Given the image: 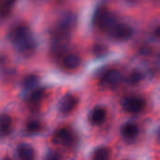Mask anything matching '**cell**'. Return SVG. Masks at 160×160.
<instances>
[{
  "label": "cell",
  "mask_w": 160,
  "mask_h": 160,
  "mask_svg": "<svg viewBox=\"0 0 160 160\" xmlns=\"http://www.w3.org/2000/svg\"><path fill=\"white\" fill-rule=\"evenodd\" d=\"M95 21H96L98 26L101 30L107 32L108 34L118 23L115 15L106 8H101L97 12Z\"/></svg>",
  "instance_id": "cell-1"
},
{
  "label": "cell",
  "mask_w": 160,
  "mask_h": 160,
  "mask_svg": "<svg viewBox=\"0 0 160 160\" xmlns=\"http://www.w3.org/2000/svg\"><path fill=\"white\" fill-rule=\"evenodd\" d=\"M76 24V14L72 11L63 13L57 22V30L60 35H65Z\"/></svg>",
  "instance_id": "cell-2"
},
{
  "label": "cell",
  "mask_w": 160,
  "mask_h": 160,
  "mask_svg": "<svg viewBox=\"0 0 160 160\" xmlns=\"http://www.w3.org/2000/svg\"><path fill=\"white\" fill-rule=\"evenodd\" d=\"M8 37H9V39L12 41V43L15 46H17V45L21 44L22 42L25 41L26 39H28L29 38H31L32 35H31V31L27 25L19 24V25L15 26L9 32Z\"/></svg>",
  "instance_id": "cell-3"
},
{
  "label": "cell",
  "mask_w": 160,
  "mask_h": 160,
  "mask_svg": "<svg viewBox=\"0 0 160 160\" xmlns=\"http://www.w3.org/2000/svg\"><path fill=\"white\" fill-rule=\"evenodd\" d=\"M145 107V101L142 98L130 97L126 98L122 101V108L125 112L130 113H137L142 111Z\"/></svg>",
  "instance_id": "cell-4"
},
{
  "label": "cell",
  "mask_w": 160,
  "mask_h": 160,
  "mask_svg": "<svg viewBox=\"0 0 160 160\" xmlns=\"http://www.w3.org/2000/svg\"><path fill=\"white\" fill-rule=\"evenodd\" d=\"M132 34H133V30L130 26H128V24H123L119 22L109 33L111 37L118 40H127L131 38Z\"/></svg>",
  "instance_id": "cell-5"
},
{
  "label": "cell",
  "mask_w": 160,
  "mask_h": 160,
  "mask_svg": "<svg viewBox=\"0 0 160 160\" xmlns=\"http://www.w3.org/2000/svg\"><path fill=\"white\" fill-rule=\"evenodd\" d=\"M121 80V73L116 69H111L103 75L101 79V84L106 87H115L120 83Z\"/></svg>",
  "instance_id": "cell-6"
},
{
  "label": "cell",
  "mask_w": 160,
  "mask_h": 160,
  "mask_svg": "<svg viewBox=\"0 0 160 160\" xmlns=\"http://www.w3.org/2000/svg\"><path fill=\"white\" fill-rule=\"evenodd\" d=\"M78 105V99L73 95H66L60 102V112L63 114H69Z\"/></svg>",
  "instance_id": "cell-7"
},
{
  "label": "cell",
  "mask_w": 160,
  "mask_h": 160,
  "mask_svg": "<svg viewBox=\"0 0 160 160\" xmlns=\"http://www.w3.org/2000/svg\"><path fill=\"white\" fill-rule=\"evenodd\" d=\"M52 142L60 145H70L73 142V134L67 128H61L54 134Z\"/></svg>",
  "instance_id": "cell-8"
},
{
  "label": "cell",
  "mask_w": 160,
  "mask_h": 160,
  "mask_svg": "<svg viewBox=\"0 0 160 160\" xmlns=\"http://www.w3.org/2000/svg\"><path fill=\"white\" fill-rule=\"evenodd\" d=\"M121 133L127 141H133L137 138L139 134V128L136 125L132 123H127L122 127Z\"/></svg>",
  "instance_id": "cell-9"
},
{
  "label": "cell",
  "mask_w": 160,
  "mask_h": 160,
  "mask_svg": "<svg viewBox=\"0 0 160 160\" xmlns=\"http://www.w3.org/2000/svg\"><path fill=\"white\" fill-rule=\"evenodd\" d=\"M106 119V110L102 107H96L90 114V122L95 126H99Z\"/></svg>",
  "instance_id": "cell-10"
},
{
  "label": "cell",
  "mask_w": 160,
  "mask_h": 160,
  "mask_svg": "<svg viewBox=\"0 0 160 160\" xmlns=\"http://www.w3.org/2000/svg\"><path fill=\"white\" fill-rule=\"evenodd\" d=\"M12 127V118L8 114L0 115V136L5 137L9 134Z\"/></svg>",
  "instance_id": "cell-11"
},
{
  "label": "cell",
  "mask_w": 160,
  "mask_h": 160,
  "mask_svg": "<svg viewBox=\"0 0 160 160\" xmlns=\"http://www.w3.org/2000/svg\"><path fill=\"white\" fill-rule=\"evenodd\" d=\"M18 158L20 160H35V151L30 145L24 144L19 148Z\"/></svg>",
  "instance_id": "cell-12"
},
{
  "label": "cell",
  "mask_w": 160,
  "mask_h": 160,
  "mask_svg": "<svg viewBox=\"0 0 160 160\" xmlns=\"http://www.w3.org/2000/svg\"><path fill=\"white\" fill-rule=\"evenodd\" d=\"M80 63H81L80 57L75 53H68V55H66V57L63 60L64 66L69 69H73V68H78Z\"/></svg>",
  "instance_id": "cell-13"
},
{
  "label": "cell",
  "mask_w": 160,
  "mask_h": 160,
  "mask_svg": "<svg viewBox=\"0 0 160 160\" xmlns=\"http://www.w3.org/2000/svg\"><path fill=\"white\" fill-rule=\"evenodd\" d=\"M38 82H39V79L37 75L30 74V75H27L23 78L22 86L27 90H32L34 87H36L38 85Z\"/></svg>",
  "instance_id": "cell-14"
},
{
  "label": "cell",
  "mask_w": 160,
  "mask_h": 160,
  "mask_svg": "<svg viewBox=\"0 0 160 160\" xmlns=\"http://www.w3.org/2000/svg\"><path fill=\"white\" fill-rule=\"evenodd\" d=\"M14 2L13 1H4L0 4V17L5 18L9 15L12 10Z\"/></svg>",
  "instance_id": "cell-15"
},
{
  "label": "cell",
  "mask_w": 160,
  "mask_h": 160,
  "mask_svg": "<svg viewBox=\"0 0 160 160\" xmlns=\"http://www.w3.org/2000/svg\"><path fill=\"white\" fill-rule=\"evenodd\" d=\"M110 153L106 148H98L93 155V160H109Z\"/></svg>",
  "instance_id": "cell-16"
},
{
  "label": "cell",
  "mask_w": 160,
  "mask_h": 160,
  "mask_svg": "<svg viewBox=\"0 0 160 160\" xmlns=\"http://www.w3.org/2000/svg\"><path fill=\"white\" fill-rule=\"evenodd\" d=\"M45 95V90L43 88H38L35 89L31 92L30 94V100L34 103H38L44 97Z\"/></svg>",
  "instance_id": "cell-17"
},
{
  "label": "cell",
  "mask_w": 160,
  "mask_h": 160,
  "mask_svg": "<svg viewBox=\"0 0 160 160\" xmlns=\"http://www.w3.org/2000/svg\"><path fill=\"white\" fill-rule=\"evenodd\" d=\"M41 129V125L38 121H29L26 125V130L30 133H37Z\"/></svg>",
  "instance_id": "cell-18"
},
{
  "label": "cell",
  "mask_w": 160,
  "mask_h": 160,
  "mask_svg": "<svg viewBox=\"0 0 160 160\" xmlns=\"http://www.w3.org/2000/svg\"><path fill=\"white\" fill-rule=\"evenodd\" d=\"M142 78H143V75H142V72H140V71H133V72L130 74V76H129L128 82L129 83L134 84V83H137V82H141V81L142 80Z\"/></svg>",
  "instance_id": "cell-19"
},
{
  "label": "cell",
  "mask_w": 160,
  "mask_h": 160,
  "mask_svg": "<svg viewBox=\"0 0 160 160\" xmlns=\"http://www.w3.org/2000/svg\"><path fill=\"white\" fill-rule=\"evenodd\" d=\"M46 160H61V157H60L59 154L52 152V153H51V154H49L47 156Z\"/></svg>",
  "instance_id": "cell-20"
},
{
  "label": "cell",
  "mask_w": 160,
  "mask_h": 160,
  "mask_svg": "<svg viewBox=\"0 0 160 160\" xmlns=\"http://www.w3.org/2000/svg\"><path fill=\"white\" fill-rule=\"evenodd\" d=\"M155 34H156V36H158V37H159L160 38V26L159 27H158V28L155 30Z\"/></svg>",
  "instance_id": "cell-21"
},
{
  "label": "cell",
  "mask_w": 160,
  "mask_h": 160,
  "mask_svg": "<svg viewBox=\"0 0 160 160\" xmlns=\"http://www.w3.org/2000/svg\"><path fill=\"white\" fill-rule=\"evenodd\" d=\"M158 140L160 141V131H159V133H158Z\"/></svg>",
  "instance_id": "cell-22"
}]
</instances>
